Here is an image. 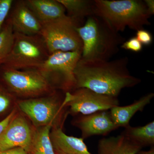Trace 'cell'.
Segmentation results:
<instances>
[{"mask_svg": "<svg viewBox=\"0 0 154 154\" xmlns=\"http://www.w3.org/2000/svg\"><path fill=\"white\" fill-rule=\"evenodd\" d=\"M154 97V94L149 93L135 100L130 105L125 106H117L110 110V115L114 124L117 127H124L129 125L133 116L139 111H142L149 105Z\"/></svg>", "mask_w": 154, "mask_h": 154, "instance_id": "obj_15", "label": "cell"}, {"mask_svg": "<svg viewBox=\"0 0 154 154\" xmlns=\"http://www.w3.org/2000/svg\"><path fill=\"white\" fill-rule=\"evenodd\" d=\"M82 131L83 139L95 135H106L118 128L112 120L109 110L88 114H80L73 122Z\"/></svg>", "mask_w": 154, "mask_h": 154, "instance_id": "obj_11", "label": "cell"}, {"mask_svg": "<svg viewBox=\"0 0 154 154\" xmlns=\"http://www.w3.org/2000/svg\"><path fill=\"white\" fill-rule=\"evenodd\" d=\"M144 3L147 11L151 16L154 14V1L153 0H146Z\"/></svg>", "mask_w": 154, "mask_h": 154, "instance_id": "obj_27", "label": "cell"}, {"mask_svg": "<svg viewBox=\"0 0 154 154\" xmlns=\"http://www.w3.org/2000/svg\"><path fill=\"white\" fill-rule=\"evenodd\" d=\"M120 46L123 49L134 52H140L143 48L142 45L136 37H132L125 41Z\"/></svg>", "mask_w": 154, "mask_h": 154, "instance_id": "obj_23", "label": "cell"}, {"mask_svg": "<svg viewBox=\"0 0 154 154\" xmlns=\"http://www.w3.org/2000/svg\"><path fill=\"white\" fill-rule=\"evenodd\" d=\"M14 1L0 0V32L8 17Z\"/></svg>", "mask_w": 154, "mask_h": 154, "instance_id": "obj_22", "label": "cell"}, {"mask_svg": "<svg viewBox=\"0 0 154 154\" xmlns=\"http://www.w3.org/2000/svg\"><path fill=\"white\" fill-rule=\"evenodd\" d=\"M128 59L113 60H87L80 59L75 69V89L86 88L98 94L118 97L123 89L133 88L141 80L133 76Z\"/></svg>", "mask_w": 154, "mask_h": 154, "instance_id": "obj_1", "label": "cell"}, {"mask_svg": "<svg viewBox=\"0 0 154 154\" xmlns=\"http://www.w3.org/2000/svg\"><path fill=\"white\" fill-rule=\"evenodd\" d=\"M0 154H28L26 150L20 147L5 150H0Z\"/></svg>", "mask_w": 154, "mask_h": 154, "instance_id": "obj_26", "label": "cell"}, {"mask_svg": "<svg viewBox=\"0 0 154 154\" xmlns=\"http://www.w3.org/2000/svg\"><path fill=\"white\" fill-rule=\"evenodd\" d=\"M42 24L66 16L65 9L57 0H25Z\"/></svg>", "mask_w": 154, "mask_h": 154, "instance_id": "obj_14", "label": "cell"}, {"mask_svg": "<svg viewBox=\"0 0 154 154\" xmlns=\"http://www.w3.org/2000/svg\"><path fill=\"white\" fill-rule=\"evenodd\" d=\"M49 55L40 34L28 35L14 32L11 51L2 65L14 69H36Z\"/></svg>", "mask_w": 154, "mask_h": 154, "instance_id": "obj_4", "label": "cell"}, {"mask_svg": "<svg viewBox=\"0 0 154 154\" xmlns=\"http://www.w3.org/2000/svg\"><path fill=\"white\" fill-rule=\"evenodd\" d=\"M55 95L54 93L50 97L22 100L19 107L37 126L53 124L56 120H60L64 108L66 107Z\"/></svg>", "mask_w": 154, "mask_h": 154, "instance_id": "obj_9", "label": "cell"}, {"mask_svg": "<svg viewBox=\"0 0 154 154\" xmlns=\"http://www.w3.org/2000/svg\"><path fill=\"white\" fill-rule=\"evenodd\" d=\"M94 15L106 21L116 32L128 27L136 30L150 25L149 14L144 2L138 0H95Z\"/></svg>", "mask_w": 154, "mask_h": 154, "instance_id": "obj_3", "label": "cell"}, {"mask_svg": "<svg viewBox=\"0 0 154 154\" xmlns=\"http://www.w3.org/2000/svg\"><path fill=\"white\" fill-rule=\"evenodd\" d=\"M53 124H50L38 129L33 134L28 154H56L50 134Z\"/></svg>", "mask_w": 154, "mask_h": 154, "instance_id": "obj_19", "label": "cell"}, {"mask_svg": "<svg viewBox=\"0 0 154 154\" xmlns=\"http://www.w3.org/2000/svg\"><path fill=\"white\" fill-rule=\"evenodd\" d=\"M121 134L133 142L143 146H153L154 144V122L142 126L132 127L130 125L125 128Z\"/></svg>", "mask_w": 154, "mask_h": 154, "instance_id": "obj_18", "label": "cell"}, {"mask_svg": "<svg viewBox=\"0 0 154 154\" xmlns=\"http://www.w3.org/2000/svg\"><path fill=\"white\" fill-rule=\"evenodd\" d=\"M76 29L82 42L81 58L85 60H109L125 41L106 21L95 15L88 17Z\"/></svg>", "mask_w": 154, "mask_h": 154, "instance_id": "obj_2", "label": "cell"}, {"mask_svg": "<svg viewBox=\"0 0 154 154\" xmlns=\"http://www.w3.org/2000/svg\"><path fill=\"white\" fill-rule=\"evenodd\" d=\"M8 19L14 32L28 35L40 34L42 24L25 0L14 1Z\"/></svg>", "mask_w": 154, "mask_h": 154, "instance_id": "obj_12", "label": "cell"}, {"mask_svg": "<svg viewBox=\"0 0 154 154\" xmlns=\"http://www.w3.org/2000/svg\"><path fill=\"white\" fill-rule=\"evenodd\" d=\"M141 147L122 134L103 138L99 141V154H136Z\"/></svg>", "mask_w": 154, "mask_h": 154, "instance_id": "obj_16", "label": "cell"}, {"mask_svg": "<svg viewBox=\"0 0 154 154\" xmlns=\"http://www.w3.org/2000/svg\"><path fill=\"white\" fill-rule=\"evenodd\" d=\"M54 152H55L56 154H65L61 152L57 151L54 150Z\"/></svg>", "mask_w": 154, "mask_h": 154, "instance_id": "obj_29", "label": "cell"}, {"mask_svg": "<svg viewBox=\"0 0 154 154\" xmlns=\"http://www.w3.org/2000/svg\"><path fill=\"white\" fill-rule=\"evenodd\" d=\"M63 103L69 108L70 112L75 115H88L109 110L119 105L118 97L98 94L86 88L66 92Z\"/></svg>", "mask_w": 154, "mask_h": 154, "instance_id": "obj_8", "label": "cell"}, {"mask_svg": "<svg viewBox=\"0 0 154 154\" xmlns=\"http://www.w3.org/2000/svg\"><path fill=\"white\" fill-rule=\"evenodd\" d=\"M14 32L13 27L7 18L0 32V66L8 55L13 45Z\"/></svg>", "mask_w": 154, "mask_h": 154, "instance_id": "obj_20", "label": "cell"}, {"mask_svg": "<svg viewBox=\"0 0 154 154\" xmlns=\"http://www.w3.org/2000/svg\"><path fill=\"white\" fill-rule=\"evenodd\" d=\"M33 136L26 119L22 116H15L0 137V150L20 147L27 152Z\"/></svg>", "mask_w": 154, "mask_h": 154, "instance_id": "obj_10", "label": "cell"}, {"mask_svg": "<svg viewBox=\"0 0 154 154\" xmlns=\"http://www.w3.org/2000/svg\"><path fill=\"white\" fill-rule=\"evenodd\" d=\"M50 136L54 150L65 154H91L83 139L66 134L61 127H55Z\"/></svg>", "mask_w": 154, "mask_h": 154, "instance_id": "obj_13", "label": "cell"}, {"mask_svg": "<svg viewBox=\"0 0 154 154\" xmlns=\"http://www.w3.org/2000/svg\"><path fill=\"white\" fill-rule=\"evenodd\" d=\"M136 154H154V149L152 147L149 150L147 151H140Z\"/></svg>", "mask_w": 154, "mask_h": 154, "instance_id": "obj_28", "label": "cell"}, {"mask_svg": "<svg viewBox=\"0 0 154 154\" xmlns=\"http://www.w3.org/2000/svg\"><path fill=\"white\" fill-rule=\"evenodd\" d=\"M67 12L66 15L77 21L81 26L85 19L94 15V1L88 0H57Z\"/></svg>", "mask_w": 154, "mask_h": 154, "instance_id": "obj_17", "label": "cell"}, {"mask_svg": "<svg viewBox=\"0 0 154 154\" xmlns=\"http://www.w3.org/2000/svg\"><path fill=\"white\" fill-rule=\"evenodd\" d=\"M0 81L13 94L36 97L54 93V88L37 69L17 70L0 66Z\"/></svg>", "mask_w": 154, "mask_h": 154, "instance_id": "obj_5", "label": "cell"}, {"mask_svg": "<svg viewBox=\"0 0 154 154\" xmlns=\"http://www.w3.org/2000/svg\"><path fill=\"white\" fill-rule=\"evenodd\" d=\"M81 51H58L50 54L37 69L51 85L66 92L75 89V70L82 57Z\"/></svg>", "mask_w": 154, "mask_h": 154, "instance_id": "obj_7", "label": "cell"}, {"mask_svg": "<svg viewBox=\"0 0 154 154\" xmlns=\"http://www.w3.org/2000/svg\"><path fill=\"white\" fill-rule=\"evenodd\" d=\"M15 111L13 110L2 120L0 121V137L5 131L11 120L15 116Z\"/></svg>", "mask_w": 154, "mask_h": 154, "instance_id": "obj_25", "label": "cell"}, {"mask_svg": "<svg viewBox=\"0 0 154 154\" xmlns=\"http://www.w3.org/2000/svg\"><path fill=\"white\" fill-rule=\"evenodd\" d=\"M40 35L46 44L50 54L58 51L82 52L83 43L76 30L81 25L66 16L42 23Z\"/></svg>", "mask_w": 154, "mask_h": 154, "instance_id": "obj_6", "label": "cell"}, {"mask_svg": "<svg viewBox=\"0 0 154 154\" xmlns=\"http://www.w3.org/2000/svg\"><path fill=\"white\" fill-rule=\"evenodd\" d=\"M136 37L142 45H150L152 42L153 38L151 33L144 29L137 31Z\"/></svg>", "mask_w": 154, "mask_h": 154, "instance_id": "obj_24", "label": "cell"}, {"mask_svg": "<svg viewBox=\"0 0 154 154\" xmlns=\"http://www.w3.org/2000/svg\"><path fill=\"white\" fill-rule=\"evenodd\" d=\"M12 93L0 81V116L8 109L11 105Z\"/></svg>", "mask_w": 154, "mask_h": 154, "instance_id": "obj_21", "label": "cell"}]
</instances>
